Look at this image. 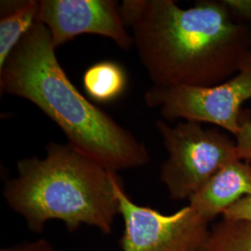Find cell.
Here are the masks:
<instances>
[{"label":"cell","mask_w":251,"mask_h":251,"mask_svg":"<svg viewBox=\"0 0 251 251\" xmlns=\"http://www.w3.org/2000/svg\"><path fill=\"white\" fill-rule=\"evenodd\" d=\"M249 162L251 168V160ZM223 219L229 221L244 220L251 222V198H244L225 211Z\"/></svg>","instance_id":"obj_14"},{"label":"cell","mask_w":251,"mask_h":251,"mask_svg":"<svg viewBox=\"0 0 251 251\" xmlns=\"http://www.w3.org/2000/svg\"><path fill=\"white\" fill-rule=\"evenodd\" d=\"M247 197L251 198V166L249 162L236 159L216 172L189 199V206L209 224Z\"/></svg>","instance_id":"obj_8"},{"label":"cell","mask_w":251,"mask_h":251,"mask_svg":"<svg viewBox=\"0 0 251 251\" xmlns=\"http://www.w3.org/2000/svg\"><path fill=\"white\" fill-rule=\"evenodd\" d=\"M209 251H251V222L223 219L211 229Z\"/></svg>","instance_id":"obj_11"},{"label":"cell","mask_w":251,"mask_h":251,"mask_svg":"<svg viewBox=\"0 0 251 251\" xmlns=\"http://www.w3.org/2000/svg\"><path fill=\"white\" fill-rule=\"evenodd\" d=\"M139 59L155 87H210L229 80L251 61V25L233 18L223 0H125Z\"/></svg>","instance_id":"obj_1"},{"label":"cell","mask_w":251,"mask_h":251,"mask_svg":"<svg viewBox=\"0 0 251 251\" xmlns=\"http://www.w3.org/2000/svg\"><path fill=\"white\" fill-rule=\"evenodd\" d=\"M1 251H55L51 245L46 240L40 239L36 242L24 243L15 247L4 249Z\"/></svg>","instance_id":"obj_15"},{"label":"cell","mask_w":251,"mask_h":251,"mask_svg":"<svg viewBox=\"0 0 251 251\" xmlns=\"http://www.w3.org/2000/svg\"><path fill=\"white\" fill-rule=\"evenodd\" d=\"M124 232L122 251H209L211 229L191 207L165 215L134 203L126 194L121 179L115 183Z\"/></svg>","instance_id":"obj_6"},{"label":"cell","mask_w":251,"mask_h":251,"mask_svg":"<svg viewBox=\"0 0 251 251\" xmlns=\"http://www.w3.org/2000/svg\"><path fill=\"white\" fill-rule=\"evenodd\" d=\"M251 99V61L229 80L210 87L152 86L144 102L156 110L163 120L183 119L218 126L233 136L241 125L242 105Z\"/></svg>","instance_id":"obj_5"},{"label":"cell","mask_w":251,"mask_h":251,"mask_svg":"<svg viewBox=\"0 0 251 251\" xmlns=\"http://www.w3.org/2000/svg\"><path fill=\"white\" fill-rule=\"evenodd\" d=\"M155 126L169 154L159 177L172 200H189L216 172L240 159L235 140L217 128L192 121L171 126L163 119Z\"/></svg>","instance_id":"obj_4"},{"label":"cell","mask_w":251,"mask_h":251,"mask_svg":"<svg viewBox=\"0 0 251 251\" xmlns=\"http://www.w3.org/2000/svg\"><path fill=\"white\" fill-rule=\"evenodd\" d=\"M17 177L6 182L3 196L28 228L41 233L50 221L69 232L82 225L112 232L119 214L115 183L118 176L70 144L50 143L44 158L17 162Z\"/></svg>","instance_id":"obj_3"},{"label":"cell","mask_w":251,"mask_h":251,"mask_svg":"<svg viewBox=\"0 0 251 251\" xmlns=\"http://www.w3.org/2000/svg\"><path fill=\"white\" fill-rule=\"evenodd\" d=\"M236 150L241 160H251V117L242 114L239 131L234 136Z\"/></svg>","instance_id":"obj_12"},{"label":"cell","mask_w":251,"mask_h":251,"mask_svg":"<svg viewBox=\"0 0 251 251\" xmlns=\"http://www.w3.org/2000/svg\"><path fill=\"white\" fill-rule=\"evenodd\" d=\"M233 18L244 24L251 23V0H223Z\"/></svg>","instance_id":"obj_13"},{"label":"cell","mask_w":251,"mask_h":251,"mask_svg":"<svg viewBox=\"0 0 251 251\" xmlns=\"http://www.w3.org/2000/svg\"><path fill=\"white\" fill-rule=\"evenodd\" d=\"M37 21L47 27L56 49L84 34L109 38L123 50L134 47L114 0H40Z\"/></svg>","instance_id":"obj_7"},{"label":"cell","mask_w":251,"mask_h":251,"mask_svg":"<svg viewBox=\"0 0 251 251\" xmlns=\"http://www.w3.org/2000/svg\"><path fill=\"white\" fill-rule=\"evenodd\" d=\"M0 90L34 103L60 126L68 144L108 171L136 169L150 160L144 143L75 87L38 21L0 69Z\"/></svg>","instance_id":"obj_2"},{"label":"cell","mask_w":251,"mask_h":251,"mask_svg":"<svg viewBox=\"0 0 251 251\" xmlns=\"http://www.w3.org/2000/svg\"><path fill=\"white\" fill-rule=\"evenodd\" d=\"M39 1H1L0 69L22 38L36 25Z\"/></svg>","instance_id":"obj_9"},{"label":"cell","mask_w":251,"mask_h":251,"mask_svg":"<svg viewBox=\"0 0 251 251\" xmlns=\"http://www.w3.org/2000/svg\"><path fill=\"white\" fill-rule=\"evenodd\" d=\"M126 74L115 62L104 61L92 64L83 75V86L90 98L98 102H109L123 94Z\"/></svg>","instance_id":"obj_10"}]
</instances>
